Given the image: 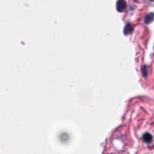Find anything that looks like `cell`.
Masks as SVG:
<instances>
[{"label": "cell", "mask_w": 154, "mask_h": 154, "mask_svg": "<svg viewBox=\"0 0 154 154\" xmlns=\"http://www.w3.org/2000/svg\"><path fill=\"white\" fill-rule=\"evenodd\" d=\"M127 7V3L125 0H118L116 4V8L119 12H123Z\"/></svg>", "instance_id": "1"}, {"label": "cell", "mask_w": 154, "mask_h": 154, "mask_svg": "<svg viewBox=\"0 0 154 154\" xmlns=\"http://www.w3.org/2000/svg\"><path fill=\"white\" fill-rule=\"evenodd\" d=\"M154 20V13H150L146 14L144 18V22L146 24H149L151 23Z\"/></svg>", "instance_id": "2"}, {"label": "cell", "mask_w": 154, "mask_h": 154, "mask_svg": "<svg viewBox=\"0 0 154 154\" xmlns=\"http://www.w3.org/2000/svg\"><path fill=\"white\" fill-rule=\"evenodd\" d=\"M134 28L132 26L131 24L130 23H128L124 28L123 29V33L125 35H128L130 34L132 31H133Z\"/></svg>", "instance_id": "3"}, {"label": "cell", "mask_w": 154, "mask_h": 154, "mask_svg": "<svg viewBox=\"0 0 154 154\" xmlns=\"http://www.w3.org/2000/svg\"><path fill=\"white\" fill-rule=\"evenodd\" d=\"M142 138H143V140L145 143H149L151 142V141L152 140V136L151 134H150L149 133L146 132V133H144V134L143 135Z\"/></svg>", "instance_id": "4"}, {"label": "cell", "mask_w": 154, "mask_h": 154, "mask_svg": "<svg viewBox=\"0 0 154 154\" xmlns=\"http://www.w3.org/2000/svg\"><path fill=\"white\" fill-rule=\"evenodd\" d=\"M141 72L143 74V76L146 77L147 76V68H146V66H143L141 67Z\"/></svg>", "instance_id": "5"}, {"label": "cell", "mask_w": 154, "mask_h": 154, "mask_svg": "<svg viewBox=\"0 0 154 154\" xmlns=\"http://www.w3.org/2000/svg\"><path fill=\"white\" fill-rule=\"evenodd\" d=\"M149 1H154V0H149Z\"/></svg>", "instance_id": "6"}, {"label": "cell", "mask_w": 154, "mask_h": 154, "mask_svg": "<svg viewBox=\"0 0 154 154\" xmlns=\"http://www.w3.org/2000/svg\"><path fill=\"white\" fill-rule=\"evenodd\" d=\"M153 48H154V47H153Z\"/></svg>", "instance_id": "7"}]
</instances>
